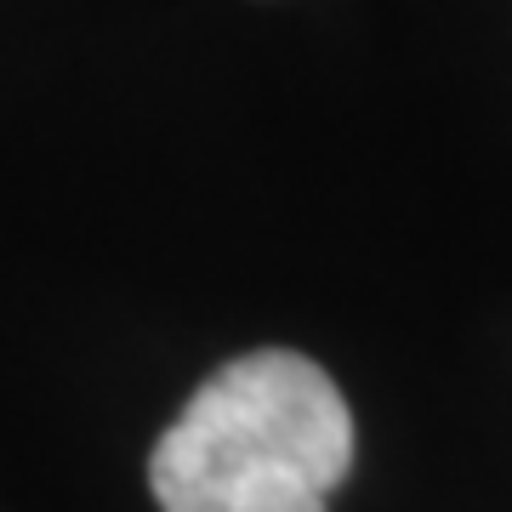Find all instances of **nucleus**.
Wrapping results in <instances>:
<instances>
[{"mask_svg": "<svg viewBox=\"0 0 512 512\" xmlns=\"http://www.w3.org/2000/svg\"><path fill=\"white\" fill-rule=\"evenodd\" d=\"M353 467L342 387L291 348L211 370L148 456L160 512H325Z\"/></svg>", "mask_w": 512, "mask_h": 512, "instance_id": "nucleus-1", "label": "nucleus"}]
</instances>
